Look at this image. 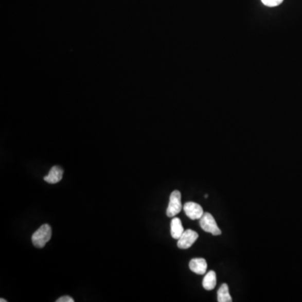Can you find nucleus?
I'll use <instances>...</instances> for the list:
<instances>
[{
    "mask_svg": "<svg viewBox=\"0 0 302 302\" xmlns=\"http://www.w3.org/2000/svg\"><path fill=\"white\" fill-rule=\"evenodd\" d=\"M51 227L49 224L41 225L32 235V243L37 248H43L51 239Z\"/></svg>",
    "mask_w": 302,
    "mask_h": 302,
    "instance_id": "nucleus-1",
    "label": "nucleus"
},
{
    "mask_svg": "<svg viewBox=\"0 0 302 302\" xmlns=\"http://www.w3.org/2000/svg\"><path fill=\"white\" fill-rule=\"evenodd\" d=\"M182 209V194L179 191L175 190L172 191L170 197V202L166 210V214L169 218H174L181 212Z\"/></svg>",
    "mask_w": 302,
    "mask_h": 302,
    "instance_id": "nucleus-2",
    "label": "nucleus"
},
{
    "mask_svg": "<svg viewBox=\"0 0 302 302\" xmlns=\"http://www.w3.org/2000/svg\"><path fill=\"white\" fill-rule=\"evenodd\" d=\"M200 226L205 232L210 233L214 236H218L222 234L216 221L209 212H204L203 216L201 218Z\"/></svg>",
    "mask_w": 302,
    "mask_h": 302,
    "instance_id": "nucleus-3",
    "label": "nucleus"
},
{
    "mask_svg": "<svg viewBox=\"0 0 302 302\" xmlns=\"http://www.w3.org/2000/svg\"><path fill=\"white\" fill-rule=\"evenodd\" d=\"M198 239V234L196 231L191 229L186 230L178 239V248H182V250H187V248H191Z\"/></svg>",
    "mask_w": 302,
    "mask_h": 302,
    "instance_id": "nucleus-4",
    "label": "nucleus"
},
{
    "mask_svg": "<svg viewBox=\"0 0 302 302\" xmlns=\"http://www.w3.org/2000/svg\"><path fill=\"white\" fill-rule=\"evenodd\" d=\"M183 209H184L186 216L191 220L201 219V218L204 214L203 208L201 207L200 205L193 202H188L185 203Z\"/></svg>",
    "mask_w": 302,
    "mask_h": 302,
    "instance_id": "nucleus-5",
    "label": "nucleus"
},
{
    "mask_svg": "<svg viewBox=\"0 0 302 302\" xmlns=\"http://www.w3.org/2000/svg\"><path fill=\"white\" fill-rule=\"evenodd\" d=\"M189 268L195 274L205 275L207 272V261L204 259H202V258L192 259L189 263Z\"/></svg>",
    "mask_w": 302,
    "mask_h": 302,
    "instance_id": "nucleus-6",
    "label": "nucleus"
},
{
    "mask_svg": "<svg viewBox=\"0 0 302 302\" xmlns=\"http://www.w3.org/2000/svg\"><path fill=\"white\" fill-rule=\"evenodd\" d=\"M62 176H63V170L59 166H53L48 173V175L44 177V180L50 184H56L62 181Z\"/></svg>",
    "mask_w": 302,
    "mask_h": 302,
    "instance_id": "nucleus-7",
    "label": "nucleus"
},
{
    "mask_svg": "<svg viewBox=\"0 0 302 302\" xmlns=\"http://www.w3.org/2000/svg\"><path fill=\"white\" fill-rule=\"evenodd\" d=\"M184 231L181 219L178 218H172L171 223V234L173 239H179Z\"/></svg>",
    "mask_w": 302,
    "mask_h": 302,
    "instance_id": "nucleus-8",
    "label": "nucleus"
},
{
    "mask_svg": "<svg viewBox=\"0 0 302 302\" xmlns=\"http://www.w3.org/2000/svg\"><path fill=\"white\" fill-rule=\"evenodd\" d=\"M217 275L215 271H211L207 272L202 280V287L207 291H211L216 287Z\"/></svg>",
    "mask_w": 302,
    "mask_h": 302,
    "instance_id": "nucleus-9",
    "label": "nucleus"
},
{
    "mask_svg": "<svg viewBox=\"0 0 302 302\" xmlns=\"http://www.w3.org/2000/svg\"><path fill=\"white\" fill-rule=\"evenodd\" d=\"M233 299L229 294V290L227 284H223L218 291V302H231Z\"/></svg>",
    "mask_w": 302,
    "mask_h": 302,
    "instance_id": "nucleus-10",
    "label": "nucleus"
},
{
    "mask_svg": "<svg viewBox=\"0 0 302 302\" xmlns=\"http://www.w3.org/2000/svg\"><path fill=\"white\" fill-rule=\"evenodd\" d=\"M262 2H263V5H266V6H269V7H275V6H277V5H280V4L283 2V0H262Z\"/></svg>",
    "mask_w": 302,
    "mask_h": 302,
    "instance_id": "nucleus-11",
    "label": "nucleus"
},
{
    "mask_svg": "<svg viewBox=\"0 0 302 302\" xmlns=\"http://www.w3.org/2000/svg\"><path fill=\"white\" fill-rule=\"evenodd\" d=\"M57 302H74V300L69 295H64V296L60 297L59 299H57Z\"/></svg>",
    "mask_w": 302,
    "mask_h": 302,
    "instance_id": "nucleus-12",
    "label": "nucleus"
},
{
    "mask_svg": "<svg viewBox=\"0 0 302 302\" xmlns=\"http://www.w3.org/2000/svg\"><path fill=\"white\" fill-rule=\"evenodd\" d=\"M0 301H1V302H6V301H7V300H5V299H3V298H1V300H0Z\"/></svg>",
    "mask_w": 302,
    "mask_h": 302,
    "instance_id": "nucleus-13",
    "label": "nucleus"
}]
</instances>
